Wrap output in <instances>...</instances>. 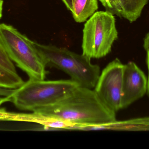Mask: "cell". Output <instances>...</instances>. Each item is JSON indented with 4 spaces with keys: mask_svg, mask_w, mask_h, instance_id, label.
Instances as JSON below:
<instances>
[{
    "mask_svg": "<svg viewBox=\"0 0 149 149\" xmlns=\"http://www.w3.org/2000/svg\"><path fill=\"white\" fill-rule=\"evenodd\" d=\"M98 9V0H73L72 16L76 22L86 21Z\"/></svg>",
    "mask_w": 149,
    "mask_h": 149,
    "instance_id": "obj_9",
    "label": "cell"
},
{
    "mask_svg": "<svg viewBox=\"0 0 149 149\" xmlns=\"http://www.w3.org/2000/svg\"><path fill=\"white\" fill-rule=\"evenodd\" d=\"M15 89H10L0 87V97L8 98L10 101V98L12 95Z\"/></svg>",
    "mask_w": 149,
    "mask_h": 149,
    "instance_id": "obj_16",
    "label": "cell"
},
{
    "mask_svg": "<svg viewBox=\"0 0 149 149\" xmlns=\"http://www.w3.org/2000/svg\"><path fill=\"white\" fill-rule=\"evenodd\" d=\"M33 112L75 126H95L116 120V113L102 102L94 90L80 86L56 103Z\"/></svg>",
    "mask_w": 149,
    "mask_h": 149,
    "instance_id": "obj_1",
    "label": "cell"
},
{
    "mask_svg": "<svg viewBox=\"0 0 149 149\" xmlns=\"http://www.w3.org/2000/svg\"><path fill=\"white\" fill-rule=\"evenodd\" d=\"M0 45L9 57L29 79L45 80L47 71L43 57L32 41L12 25L0 23Z\"/></svg>",
    "mask_w": 149,
    "mask_h": 149,
    "instance_id": "obj_2",
    "label": "cell"
},
{
    "mask_svg": "<svg viewBox=\"0 0 149 149\" xmlns=\"http://www.w3.org/2000/svg\"><path fill=\"white\" fill-rule=\"evenodd\" d=\"M79 86L71 79H29L15 90L10 98V102L19 110L33 112L56 103Z\"/></svg>",
    "mask_w": 149,
    "mask_h": 149,
    "instance_id": "obj_3",
    "label": "cell"
},
{
    "mask_svg": "<svg viewBox=\"0 0 149 149\" xmlns=\"http://www.w3.org/2000/svg\"><path fill=\"white\" fill-rule=\"evenodd\" d=\"M124 18L130 22H135L140 16L149 0H124Z\"/></svg>",
    "mask_w": 149,
    "mask_h": 149,
    "instance_id": "obj_11",
    "label": "cell"
},
{
    "mask_svg": "<svg viewBox=\"0 0 149 149\" xmlns=\"http://www.w3.org/2000/svg\"><path fill=\"white\" fill-rule=\"evenodd\" d=\"M110 130H149V118L115 121L109 124Z\"/></svg>",
    "mask_w": 149,
    "mask_h": 149,
    "instance_id": "obj_10",
    "label": "cell"
},
{
    "mask_svg": "<svg viewBox=\"0 0 149 149\" xmlns=\"http://www.w3.org/2000/svg\"><path fill=\"white\" fill-rule=\"evenodd\" d=\"M148 78L133 62L124 64L123 76L121 109L142 98L147 92Z\"/></svg>",
    "mask_w": 149,
    "mask_h": 149,
    "instance_id": "obj_7",
    "label": "cell"
},
{
    "mask_svg": "<svg viewBox=\"0 0 149 149\" xmlns=\"http://www.w3.org/2000/svg\"><path fill=\"white\" fill-rule=\"evenodd\" d=\"M67 8L71 11L72 9L73 0H62Z\"/></svg>",
    "mask_w": 149,
    "mask_h": 149,
    "instance_id": "obj_17",
    "label": "cell"
},
{
    "mask_svg": "<svg viewBox=\"0 0 149 149\" xmlns=\"http://www.w3.org/2000/svg\"><path fill=\"white\" fill-rule=\"evenodd\" d=\"M46 66L55 67L67 73L71 80L82 87L94 88L100 74V67L91 59L65 48L37 43Z\"/></svg>",
    "mask_w": 149,
    "mask_h": 149,
    "instance_id": "obj_4",
    "label": "cell"
},
{
    "mask_svg": "<svg viewBox=\"0 0 149 149\" xmlns=\"http://www.w3.org/2000/svg\"><path fill=\"white\" fill-rule=\"evenodd\" d=\"M118 36L113 14L108 10L96 11L84 24L82 54L91 59L106 57Z\"/></svg>",
    "mask_w": 149,
    "mask_h": 149,
    "instance_id": "obj_5",
    "label": "cell"
},
{
    "mask_svg": "<svg viewBox=\"0 0 149 149\" xmlns=\"http://www.w3.org/2000/svg\"><path fill=\"white\" fill-rule=\"evenodd\" d=\"M147 63L148 65V88H147V92L149 97V51H147Z\"/></svg>",
    "mask_w": 149,
    "mask_h": 149,
    "instance_id": "obj_19",
    "label": "cell"
},
{
    "mask_svg": "<svg viewBox=\"0 0 149 149\" xmlns=\"http://www.w3.org/2000/svg\"><path fill=\"white\" fill-rule=\"evenodd\" d=\"M0 68L10 72L17 73L13 61L10 59L1 45H0Z\"/></svg>",
    "mask_w": 149,
    "mask_h": 149,
    "instance_id": "obj_14",
    "label": "cell"
},
{
    "mask_svg": "<svg viewBox=\"0 0 149 149\" xmlns=\"http://www.w3.org/2000/svg\"><path fill=\"white\" fill-rule=\"evenodd\" d=\"M3 0H0V20L2 17L3 10Z\"/></svg>",
    "mask_w": 149,
    "mask_h": 149,
    "instance_id": "obj_20",
    "label": "cell"
},
{
    "mask_svg": "<svg viewBox=\"0 0 149 149\" xmlns=\"http://www.w3.org/2000/svg\"><path fill=\"white\" fill-rule=\"evenodd\" d=\"M143 47L147 51H149V32L146 35L144 39Z\"/></svg>",
    "mask_w": 149,
    "mask_h": 149,
    "instance_id": "obj_18",
    "label": "cell"
},
{
    "mask_svg": "<svg viewBox=\"0 0 149 149\" xmlns=\"http://www.w3.org/2000/svg\"><path fill=\"white\" fill-rule=\"evenodd\" d=\"M24 81L17 73H13L0 68V87L16 89Z\"/></svg>",
    "mask_w": 149,
    "mask_h": 149,
    "instance_id": "obj_12",
    "label": "cell"
},
{
    "mask_svg": "<svg viewBox=\"0 0 149 149\" xmlns=\"http://www.w3.org/2000/svg\"><path fill=\"white\" fill-rule=\"evenodd\" d=\"M9 101L8 98L0 97V121H9L10 112L4 108H1L2 105L5 102Z\"/></svg>",
    "mask_w": 149,
    "mask_h": 149,
    "instance_id": "obj_15",
    "label": "cell"
},
{
    "mask_svg": "<svg viewBox=\"0 0 149 149\" xmlns=\"http://www.w3.org/2000/svg\"><path fill=\"white\" fill-rule=\"evenodd\" d=\"M12 121L28 122L43 126L46 130H70L74 124L61 120L50 118L38 113H13Z\"/></svg>",
    "mask_w": 149,
    "mask_h": 149,
    "instance_id": "obj_8",
    "label": "cell"
},
{
    "mask_svg": "<svg viewBox=\"0 0 149 149\" xmlns=\"http://www.w3.org/2000/svg\"><path fill=\"white\" fill-rule=\"evenodd\" d=\"M107 10L120 17L124 18V0H99Z\"/></svg>",
    "mask_w": 149,
    "mask_h": 149,
    "instance_id": "obj_13",
    "label": "cell"
},
{
    "mask_svg": "<svg viewBox=\"0 0 149 149\" xmlns=\"http://www.w3.org/2000/svg\"><path fill=\"white\" fill-rule=\"evenodd\" d=\"M124 66L118 58L110 62L101 73L94 89L102 102L116 113L121 109Z\"/></svg>",
    "mask_w": 149,
    "mask_h": 149,
    "instance_id": "obj_6",
    "label": "cell"
}]
</instances>
